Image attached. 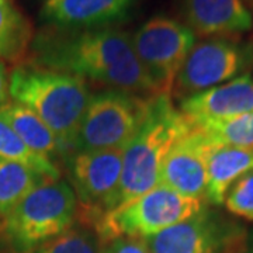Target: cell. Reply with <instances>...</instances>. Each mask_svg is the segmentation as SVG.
I'll use <instances>...</instances> for the list:
<instances>
[{"mask_svg":"<svg viewBox=\"0 0 253 253\" xmlns=\"http://www.w3.org/2000/svg\"><path fill=\"white\" fill-rule=\"evenodd\" d=\"M246 253H253V246L252 248H248V252Z\"/></svg>","mask_w":253,"mask_h":253,"instance_id":"cell-26","label":"cell"},{"mask_svg":"<svg viewBox=\"0 0 253 253\" xmlns=\"http://www.w3.org/2000/svg\"><path fill=\"white\" fill-rule=\"evenodd\" d=\"M251 170H253V148L214 144L207 158L206 203L214 207L224 206L231 186Z\"/></svg>","mask_w":253,"mask_h":253,"instance_id":"cell-15","label":"cell"},{"mask_svg":"<svg viewBox=\"0 0 253 253\" xmlns=\"http://www.w3.org/2000/svg\"><path fill=\"white\" fill-rule=\"evenodd\" d=\"M181 13L193 34L206 38L236 37L253 27L244 0H181Z\"/></svg>","mask_w":253,"mask_h":253,"instance_id":"cell-13","label":"cell"},{"mask_svg":"<svg viewBox=\"0 0 253 253\" xmlns=\"http://www.w3.org/2000/svg\"><path fill=\"white\" fill-rule=\"evenodd\" d=\"M106 245L111 253H151L144 238H117Z\"/></svg>","mask_w":253,"mask_h":253,"instance_id":"cell-23","label":"cell"},{"mask_svg":"<svg viewBox=\"0 0 253 253\" xmlns=\"http://www.w3.org/2000/svg\"><path fill=\"white\" fill-rule=\"evenodd\" d=\"M134 49L159 93H172L181 66L196 44V36L180 21L156 16L138 28Z\"/></svg>","mask_w":253,"mask_h":253,"instance_id":"cell-10","label":"cell"},{"mask_svg":"<svg viewBox=\"0 0 253 253\" xmlns=\"http://www.w3.org/2000/svg\"><path fill=\"white\" fill-rule=\"evenodd\" d=\"M0 117L9 123V126L23 139V142L34 152L44 155L52 161L56 155L62 156L61 145L54 132L31 110L18 103L10 101L6 107L0 110Z\"/></svg>","mask_w":253,"mask_h":253,"instance_id":"cell-16","label":"cell"},{"mask_svg":"<svg viewBox=\"0 0 253 253\" xmlns=\"http://www.w3.org/2000/svg\"><path fill=\"white\" fill-rule=\"evenodd\" d=\"M100 253H111V252H110L109 246H107L106 244H103L101 245V249H100Z\"/></svg>","mask_w":253,"mask_h":253,"instance_id":"cell-25","label":"cell"},{"mask_svg":"<svg viewBox=\"0 0 253 253\" xmlns=\"http://www.w3.org/2000/svg\"><path fill=\"white\" fill-rule=\"evenodd\" d=\"M207 207L204 200L191 199L158 184L141 197L109 212L93 231L101 244L117 238H149L194 217Z\"/></svg>","mask_w":253,"mask_h":253,"instance_id":"cell-5","label":"cell"},{"mask_svg":"<svg viewBox=\"0 0 253 253\" xmlns=\"http://www.w3.org/2000/svg\"><path fill=\"white\" fill-rule=\"evenodd\" d=\"M10 97L41 118L56 136L65 161L75 152L81 123L91 97L86 81L31 63L10 73Z\"/></svg>","mask_w":253,"mask_h":253,"instance_id":"cell-2","label":"cell"},{"mask_svg":"<svg viewBox=\"0 0 253 253\" xmlns=\"http://www.w3.org/2000/svg\"><path fill=\"white\" fill-rule=\"evenodd\" d=\"M0 161L21 163L42 174L48 180L61 179L56 163L30 149L3 117H0Z\"/></svg>","mask_w":253,"mask_h":253,"instance_id":"cell-19","label":"cell"},{"mask_svg":"<svg viewBox=\"0 0 253 253\" xmlns=\"http://www.w3.org/2000/svg\"><path fill=\"white\" fill-rule=\"evenodd\" d=\"M191 128L193 124L174 107L170 93H161L151 99L142 126L123 152L116 208L141 197L159 184L165 156Z\"/></svg>","mask_w":253,"mask_h":253,"instance_id":"cell-3","label":"cell"},{"mask_svg":"<svg viewBox=\"0 0 253 253\" xmlns=\"http://www.w3.org/2000/svg\"><path fill=\"white\" fill-rule=\"evenodd\" d=\"M224 206L229 214L253 222V170L244 174L226 193Z\"/></svg>","mask_w":253,"mask_h":253,"instance_id":"cell-22","label":"cell"},{"mask_svg":"<svg viewBox=\"0 0 253 253\" xmlns=\"http://www.w3.org/2000/svg\"><path fill=\"white\" fill-rule=\"evenodd\" d=\"M152 97L116 89L91 94L76 136L75 152L124 151L142 126Z\"/></svg>","mask_w":253,"mask_h":253,"instance_id":"cell-6","label":"cell"},{"mask_svg":"<svg viewBox=\"0 0 253 253\" xmlns=\"http://www.w3.org/2000/svg\"><path fill=\"white\" fill-rule=\"evenodd\" d=\"M179 110L193 126L253 113V79L249 73L180 100Z\"/></svg>","mask_w":253,"mask_h":253,"instance_id":"cell-12","label":"cell"},{"mask_svg":"<svg viewBox=\"0 0 253 253\" xmlns=\"http://www.w3.org/2000/svg\"><path fill=\"white\" fill-rule=\"evenodd\" d=\"M215 145L253 148V113L242 117L211 121L196 126Z\"/></svg>","mask_w":253,"mask_h":253,"instance_id":"cell-20","label":"cell"},{"mask_svg":"<svg viewBox=\"0 0 253 253\" xmlns=\"http://www.w3.org/2000/svg\"><path fill=\"white\" fill-rule=\"evenodd\" d=\"M101 245L91 228L79 224L28 253H100Z\"/></svg>","mask_w":253,"mask_h":253,"instance_id":"cell-21","label":"cell"},{"mask_svg":"<svg viewBox=\"0 0 253 253\" xmlns=\"http://www.w3.org/2000/svg\"><path fill=\"white\" fill-rule=\"evenodd\" d=\"M252 65V42L239 36L208 38L191 48L170 94L186 99L242 76Z\"/></svg>","mask_w":253,"mask_h":253,"instance_id":"cell-7","label":"cell"},{"mask_svg":"<svg viewBox=\"0 0 253 253\" xmlns=\"http://www.w3.org/2000/svg\"><path fill=\"white\" fill-rule=\"evenodd\" d=\"M10 76L6 62L0 59V110L10 103Z\"/></svg>","mask_w":253,"mask_h":253,"instance_id":"cell-24","label":"cell"},{"mask_svg":"<svg viewBox=\"0 0 253 253\" xmlns=\"http://www.w3.org/2000/svg\"><path fill=\"white\" fill-rule=\"evenodd\" d=\"M34 34L28 18L11 0H0V59L11 63L27 56Z\"/></svg>","mask_w":253,"mask_h":253,"instance_id":"cell-17","label":"cell"},{"mask_svg":"<svg viewBox=\"0 0 253 253\" xmlns=\"http://www.w3.org/2000/svg\"><path fill=\"white\" fill-rule=\"evenodd\" d=\"M214 144L193 126L191 131L176 141L163 159L159 184L181 196L206 201L207 158Z\"/></svg>","mask_w":253,"mask_h":253,"instance_id":"cell-11","label":"cell"},{"mask_svg":"<svg viewBox=\"0 0 253 253\" xmlns=\"http://www.w3.org/2000/svg\"><path fill=\"white\" fill-rule=\"evenodd\" d=\"M135 0H46L42 17L62 28L111 27L126 17Z\"/></svg>","mask_w":253,"mask_h":253,"instance_id":"cell-14","label":"cell"},{"mask_svg":"<svg viewBox=\"0 0 253 253\" xmlns=\"http://www.w3.org/2000/svg\"><path fill=\"white\" fill-rule=\"evenodd\" d=\"M252 7H253V0H252Z\"/></svg>","mask_w":253,"mask_h":253,"instance_id":"cell-27","label":"cell"},{"mask_svg":"<svg viewBox=\"0 0 253 253\" xmlns=\"http://www.w3.org/2000/svg\"><path fill=\"white\" fill-rule=\"evenodd\" d=\"M123 152V149L84 151L66 159L78 201V221L82 225L93 229L116 208Z\"/></svg>","mask_w":253,"mask_h":253,"instance_id":"cell-8","label":"cell"},{"mask_svg":"<svg viewBox=\"0 0 253 253\" xmlns=\"http://www.w3.org/2000/svg\"><path fill=\"white\" fill-rule=\"evenodd\" d=\"M145 241L151 253H246L249 248L241 222L208 207Z\"/></svg>","mask_w":253,"mask_h":253,"instance_id":"cell-9","label":"cell"},{"mask_svg":"<svg viewBox=\"0 0 253 253\" xmlns=\"http://www.w3.org/2000/svg\"><path fill=\"white\" fill-rule=\"evenodd\" d=\"M48 179L17 162L0 161V221Z\"/></svg>","mask_w":253,"mask_h":253,"instance_id":"cell-18","label":"cell"},{"mask_svg":"<svg viewBox=\"0 0 253 253\" xmlns=\"http://www.w3.org/2000/svg\"><path fill=\"white\" fill-rule=\"evenodd\" d=\"M78 201L71 183L46 180L0 221V239L11 253H28L71 229Z\"/></svg>","mask_w":253,"mask_h":253,"instance_id":"cell-4","label":"cell"},{"mask_svg":"<svg viewBox=\"0 0 253 253\" xmlns=\"http://www.w3.org/2000/svg\"><path fill=\"white\" fill-rule=\"evenodd\" d=\"M31 49L30 63L40 68L138 96L161 94L138 61L132 37L117 27L51 26L33 40Z\"/></svg>","mask_w":253,"mask_h":253,"instance_id":"cell-1","label":"cell"}]
</instances>
